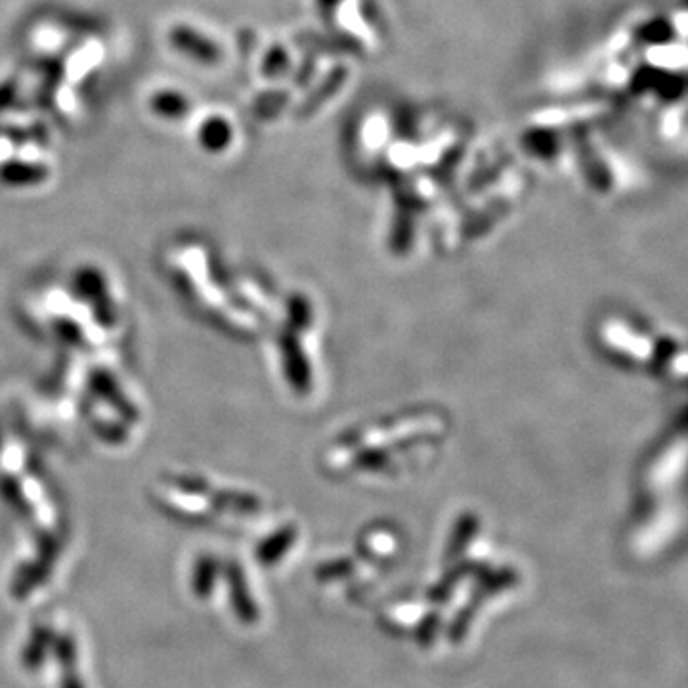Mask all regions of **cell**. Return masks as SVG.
Wrapping results in <instances>:
<instances>
[{
	"instance_id": "obj_1",
	"label": "cell",
	"mask_w": 688,
	"mask_h": 688,
	"mask_svg": "<svg viewBox=\"0 0 688 688\" xmlns=\"http://www.w3.org/2000/svg\"><path fill=\"white\" fill-rule=\"evenodd\" d=\"M169 39L178 52L186 54L197 64L215 65L222 58V50L218 48V44L195 31L190 25H174L169 33Z\"/></svg>"
},
{
	"instance_id": "obj_2",
	"label": "cell",
	"mask_w": 688,
	"mask_h": 688,
	"mask_svg": "<svg viewBox=\"0 0 688 688\" xmlns=\"http://www.w3.org/2000/svg\"><path fill=\"white\" fill-rule=\"evenodd\" d=\"M226 581H228V593H230V602L234 608L237 620L241 624H255L258 620V606L253 593L249 589L247 578L243 574V570L239 568L237 562L228 564L226 568Z\"/></svg>"
},
{
	"instance_id": "obj_3",
	"label": "cell",
	"mask_w": 688,
	"mask_h": 688,
	"mask_svg": "<svg viewBox=\"0 0 688 688\" xmlns=\"http://www.w3.org/2000/svg\"><path fill=\"white\" fill-rule=\"evenodd\" d=\"M50 178V169L44 163L8 159L0 163V184L6 188H35Z\"/></svg>"
},
{
	"instance_id": "obj_4",
	"label": "cell",
	"mask_w": 688,
	"mask_h": 688,
	"mask_svg": "<svg viewBox=\"0 0 688 688\" xmlns=\"http://www.w3.org/2000/svg\"><path fill=\"white\" fill-rule=\"evenodd\" d=\"M232 125L224 117H209L197 132L199 144L207 151L226 150L232 142Z\"/></svg>"
},
{
	"instance_id": "obj_5",
	"label": "cell",
	"mask_w": 688,
	"mask_h": 688,
	"mask_svg": "<svg viewBox=\"0 0 688 688\" xmlns=\"http://www.w3.org/2000/svg\"><path fill=\"white\" fill-rule=\"evenodd\" d=\"M150 109L163 119H180L190 113V100L178 90H157L150 98Z\"/></svg>"
},
{
	"instance_id": "obj_6",
	"label": "cell",
	"mask_w": 688,
	"mask_h": 688,
	"mask_svg": "<svg viewBox=\"0 0 688 688\" xmlns=\"http://www.w3.org/2000/svg\"><path fill=\"white\" fill-rule=\"evenodd\" d=\"M218 580V562L213 557H201L195 562L192 587L197 599H209Z\"/></svg>"
},
{
	"instance_id": "obj_7",
	"label": "cell",
	"mask_w": 688,
	"mask_h": 688,
	"mask_svg": "<svg viewBox=\"0 0 688 688\" xmlns=\"http://www.w3.org/2000/svg\"><path fill=\"white\" fill-rule=\"evenodd\" d=\"M295 541V532L293 530H281L278 534H274L272 538L266 539L257 551L258 562L262 564H274L287 553V549L293 545Z\"/></svg>"
},
{
	"instance_id": "obj_8",
	"label": "cell",
	"mask_w": 688,
	"mask_h": 688,
	"mask_svg": "<svg viewBox=\"0 0 688 688\" xmlns=\"http://www.w3.org/2000/svg\"><path fill=\"white\" fill-rule=\"evenodd\" d=\"M50 641H52V633H50L46 627H39V629L33 633L29 645H27L25 652H23L25 664L29 667L39 666L44 660V652H46V648H48V643H50Z\"/></svg>"
},
{
	"instance_id": "obj_9",
	"label": "cell",
	"mask_w": 688,
	"mask_h": 688,
	"mask_svg": "<svg viewBox=\"0 0 688 688\" xmlns=\"http://www.w3.org/2000/svg\"><path fill=\"white\" fill-rule=\"evenodd\" d=\"M442 627V616L438 612L427 614L415 629V641L421 648H429L434 643L436 635L440 633Z\"/></svg>"
},
{
	"instance_id": "obj_10",
	"label": "cell",
	"mask_w": 688,
	"mask_h": 688,
	"mask_svg": "<svg viewBox=\"0 0 688 688\" xmlns=\"http://www.w3.org/2000/svg\"><path fill=\"white\" fill-rule=\"evenodd\" d=\"M18 96V90H16V85L14 83H2L0 85V109H6L8 106H12V102L16 100Z\"/></svg>"
},
{
	"instance_id": "obj_11",
	"label": "cell",
	"mask_w": 688,
	"mask_h": 688,
	"mask_svg": "<svg viewBox=\"0 0 688 688\" xmlns=\"http://www.w3.org/2000/svg\"><path fill=\"white\" fill-rule=\"evenodd\" d=\"M281 67H283V56H281L280 50H276L274 54H270V58L266 60V67H264V71L266 73H270V71H280Z\"/></svg>"
},
{
	"instance_id": "obj_12",
	"label": "cell",
	"mask_w": 688,
	"mask_h": 688,
	"mask_svg": "<svg viewBox=\"0 0 688 688\" xmlns=\"http://www.w3.org/2000/svg\"><path fill=\"white\" fill-rule=\"evenodd\" d=\"M335 2H339V0H320V4H322L323 8H327V6H333Z\"/></svg>"
}]
</instances>
